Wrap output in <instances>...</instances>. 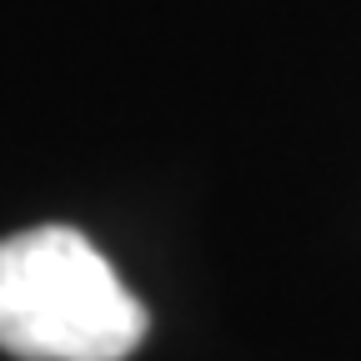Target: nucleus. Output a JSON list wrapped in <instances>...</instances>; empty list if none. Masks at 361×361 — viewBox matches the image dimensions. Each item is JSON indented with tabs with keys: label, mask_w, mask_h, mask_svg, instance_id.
Returning <instances> with one entry per match:
<instances>
[{
	"label": "nucleus",
	"mask_w": 361,
	"mask_h": 361,
	"mask_svg": "<svg viewBox=\"0 0 361 361\" xmlns=\"http://www.w3.org/2000/svg\"><path fill=\"white\" fill-rule=\"evenodd\" d=\"M146 306L75 226L0 236V351L20 361H126Z\"/></svg>",
	"instance_id": "obj_1"
}]
</instances>
